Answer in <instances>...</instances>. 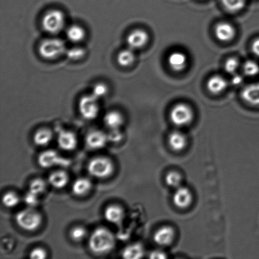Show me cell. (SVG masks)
<instances>
[{
    "instance_id": "cell-1",
    "label": "cell",
    "mask_w": 259,
    "mask_h": 259,
    "mask_svg": "<svg viewBox=\"0 0 259 259\" xmlns=\"http://www.w3.org/2000/svg\"><path fill=\"white\" fill-rule=\"evenodd\" d=\"M115 236L105 228H98L94 231L89 240V247L93 252L98 255L110 252L115 246Z\"/></svg>"
},
{
    "instance_id": "cell-2",
    "label": "cell",
    "mask_w": 259,
    "mask_h": 259,
    "mask_svg": "<svg viewBox=\"0 0 259 259\" xmlns=\"http://www.w3.org/2000/svg\"><path fill=\"white\" fill-rule=\"evenodd\" d=\"M38 50L42 58L52 60L65 54L67 50L64 40L59 38L52 37L43 40Z\"/></svg>"
},
{
    "instance_id": "cell-3",
    "label": "cell",
    "mask_w": 259,
    "mask_h": 259,
    "mask_svg": "<svg viewBox=\"0 0 259 259\" xmlns=\"http://www.w3.org/2000/svg\"><path fill=\"white\" fill-rule=\"evenodd\" d=\"M65 14L60 10L53 9L46 13L42 18V29L48 34H59L65 26Z\"/></svg>"
},
{
    "instance_id": "cell-4",
    "label": "cell",
    "mask_w": 259,
    "mask_h": 259,
    "mask_svg": "<svg viewBox=\"0 0 259 259\" xmlns=\"http://www.w3.org/2000/svg\"><path fill=\"white\" fill-rule=\"evenodd\" d=\"M15 220L18 226L22 229L32 232L41 225L42 218L39 212L29 208L18 212Z\"/></svg>"
},
{
    "instance_id": "cell-5",
    "label": "cell",
    "mask_w": 259,
    "mask_h": 259,
    "mask_svg": "<svg viewBox=\"0 0 259 259\" xmlns=\"http://www.w3.org/2000/svg\"><path fill=\"white\" fill-rule=\"evenodd\" d=\"M88 170L93 177L98 179H106L113 174V162L108 157H95L89 162Z\"/></svg>"
},
{
    "instance_id": "cell-6",
    "label": "cell",
    "mask_w": 259,
    "mask_h": 259,
    "mask_svg": "<svg viewBox=\"0 0 259 259\" xmlns=\"http://www.w3.org/2000/svg\"><path fill=\"white\" fill-rule=\"evenodd\" d=\"M169 117L175 125L183 127L191 123L194 119V112L189 106L180 103L172 108Z\"/></svg>"
},
{
    "instance_id": "cell-7",
    "label": "cell",
    "mask_w": 259,
    "mask_h": 259,
    "mask_svg": "<svg viewBox=\"0 0 259 259\" xmlns=\"http://www.w3.org/2000/svg\"><path fill=\"white\" fill-rule=\"evenodd\" d=\"M98 100L92 94L80 98L78 103V110L80 115L85 120H92L98 117L100 113Z\"/></svg>"
},
{
    "instance_id": "cell-8",
    "label": "cell",
    "mask_w": 259,
    "mask_h": 259,
    "mask_svg": "<svg viewBox=\"0 0 259 259\" xmlns=\"http://www.w3.org/2000/svg\"><path fill=\"white\" fill-rule=\"evenodd\" d=\"M172 201L178 208L185 209L192 205L193 202V195L189 188L180 187L176 189Z\"/></svg>"
},
{
    "instance_id": "cell-9",
    "label": "cell",
    "mask_w": 259,
    "mask_h": 259,
    "mask_svg": "<svg viewBox=\"0 0 259 259\" xmlns=\"http://www.w3.org/2000/svg\"><path fill=\"white\" fill-rule=\"evenodd\" d=\"M149 40V35L144 30H134L126 37L128 48L133 50L141 49Z\"/></svg>"
},
{
    "instance_id": "cell-10",
    "label": "cell",
    "mask_w": 259,
    "mask_h": 259,
    "mask_svg": "<svg viewBox=\"0 0 259 259\" xmlns=\"http://www.w3.org/2000/svg\"><path fill=\"white\" fill-rule=\"evenodd\" d=\"M108 141L107 135L100 131H91L85 137L86 145L91 149H102Z\"/></svg>"
},
{
    "instance_id": "cell-11",
    "label": "cell",
    "mask_w": 259,
    "mask_h": 259,
    "mask_svg": "<svg viewBox=\"0 0 259 259\" xmlns=\"http://www.w3.org/2000/svg\"><path fill=\"white\" fill-rule=\"evenodd\" d=\"M175 237V231L174 228L169 226H164L154 233V240L157 245L164 247L171 245Z\"/></svg>"
},
{
    "instance_id": "cell-12",
    "label": "cell",
    "mask_w": 259,
    "mask_h": 259,
    "mask_svg": "<svg viewBox=\"0 0 259 259\" xmlns=\"http://www.w3.org/2000/svg\"><path fill=\"white\" fill-rule=\"evenodd\" d=\"M215 37L220 41L229 42L234 39L236 34L235 27L227 22H221L215 27Z\"/></svg>"
},
{
    "instance_id": "cell-13",
    "label": "cell",
    "mask_w": 259,
    "mask_h": 259,
    "mask_svg": "<svg viewBox=\"0 0 259 259\" xmlns=\"http://www.w3.org/2000/svg\"><path fill=\"white\" fill-rule=\"evenodd\" d=\"M37 162L39 166L43 168H49L63 162L57 152L52 150H48L40 154L38 157Z\"/></svg>"
},
{
    "instance_id": "cell-14",
    "label": "cell",
    "mask_w": 259,
    "mask_h": 259,
    "mask_svg": "<svg viewBox=\"0 0 259 259\" xmlns=\"http://www.w3.org/2000/svg\"><path fill=\"white\" fill-rule=\"evenodd\" d=\"M58 144L64 151H72L77 146V137L70 131L60 132L58 136Z\"/></svg>"
},
{
    "instance_id": "cell-15",
    "label": "cell",
    "mask_w": 259,
    "mask_h": 259,
    "mask_svg": "<svg viewBox=\"0 0 259 259\" xmlns=\"http://www.w3.org/2000/svg\"><path fill=\"white\" fill-rule=\"evenodd\" d=\"M243 101L250 105L259 106V82L246 86L242 92Z\"/></svg>"
},
{
    "instance_id": "cell-16",
    "label": "cell",
    "mask_w": 259,
    "mask_h": 259,
    "mask_svg": "<svg viewBox=\"0 0 259 259\" xmlns=\"http://www.w3.org/2000/svg\"><path fill=\"white\" fill-rule=\"evenodd\" d=\"M168 144L172 151L181 152L184 151L187 146V137L181 132H172L168 137Z\"/></svg>"
},
{
    "instance_id": "cell-17",
    "label": "cell",
    "mask_w": 259,
    "mask_h": 259,
    "mask_svg": "<svg viewBox=\"0 0 259 259\" xmlns=\"http://www.w3.org/2000/svg\"><path fill=\"white\" fill-rule=\"evenodd\" d=\"M167 63L172 70L176 72H180L187 67L188 63L187 55L183 52H172L167 58Z\"/></svg>"
},
{
    "instance_id": "cell-18",
    "label": "cell",
    "mask_w": 259,
    "mask_h": 259,
    "mask_svg": "<svg viewBox=\"0 0 259 259\" xmlns=\"http://www.w3.org/2000/svg\"><path fill=\"white\" fill-rule=\"evenodd\" d=\"M228 82L222 75H213L207 81V88L210 93L218 95L228 88Z\"/></svg>"
},
{
    "instance_id": "cell-19",
    "label": "cell",
    "mask_w": 259,
    "mask_h": 259,
    "mask_svg": "<svg viewBox=\"0 0 259 259\" xmlns=\"http://www.w3.org/2000/svg\"><path fill=\"white\" fill-rule=\"evenodd\" d=\"M125 215V212L123 208L119 205H110L106 208L105 211V217L106 220L113 224H118L122 222Z\"/></svg>"
},
{
    "instance_id": "cell-20",
    "label": "cell",
    "mask_w": 259,
    "mask_h": 259,
    "mask_svg": "<svg viewBox=\"0 0 259 259\" xmlns=\"http://www.w3.org/2000/svg\"><path fill=\"white\" fill-rule=\"evenodd\" d=\"M123 122V116L118 111H109L104 116V123L110 130L120 128L122 126Z\"/></svg>"
},
{
    "instance_id": "cell-21",
    "label": "cell",
    "mask_w": 259,
    "mask_h": 259,
    "mask_svg": "<svg viewBox=\"0 0 259 259\" xmlns=\"http://www.w3.org/2000/svg\"><path fill=\"white\" fill-rule=\"evenodd\" d=\"M69 177L67 172L63 171H57L52 172L48 178V182L55 189H63L68 184Z\"/></svg>"
},
{
    "instance_id": "cell-22",
    "label": "cell",
    "mask_w": 259,
    "mask_h": 259,
    "mask_svg": "<svg viewBox=\"0 0 259 259\" xmlns=\"http://www.w3.org/2000/svg\"><path fill=\"white\" fill-rule=\"evenodd\" d=\"M92 189V182L85 178H80L75 180L72 185V192L77 196L87 194Z\"/></svg>"
},
{
    "instance_id": "cell-23",
    "label": "cell",
    "mask_w": 259,
    "mask_h": 259,
    "mask_svg": "<svg viewBox=\"0 0 259 259\" xmlns=\"http://www.w3.org/2000/svg\"><path fill=\"white\" fill-rule=\"evenodd\" d=\"M66 34H67L68 40L73 43H78L82 41L85 37L84 29L80 25L76 24L70 25L68 28Z\"/></svg>"
},
{
    "instance_id": "cell-24",
    "label": "cell",
    "mask_w": 259,
    "mask_h": 259,
    "mask_svg": "<svg viewBox=\"0 0 259 259\" xmlns=\"http://www.w3.org/2000/svg\"><path fill=\"white\" fill-rule=\"evenodd\" d=\"M53 135L52 132L48 128L39 129L35 132L34 136V143L37 146H45L52 141Z\"/></svg>"
},
{
    "instance_id": "cell-25",
    "label": "cell",
    "mask_w": 259,
    "mask_h": 259,
    "mask_svg": "<svg viewBox=\"0 0 259 259\" xmlns=\"http://www.w3.org/2000/svg\"><path fill=\"white\" fill-rule=\"evenodd\" d=\"M133 50L128 48L120 51L117 56V62L121 67H128L134 63L136 57Z\"/></svg>"
},
{
    "instance_id": "cell-26",
    "label": "cell",
    "mask_w": 259,
    "mask_h": 259,
    "mask_svg": "<svg viewBox=\"0 0 259 259\" xmlns=\"http://www.w3.org/2000/svg\"><path fill=\"white\" fill-rule=\"evenodd\" d=\"M122 255L125 258H140L144 255V250L141 245H131L124 249Z\"/></svg>"
},
{
    "instance_id": "cell-27",
    "label": "cell",
    "mask_w": 259,
    "mask_h": 259,
    "mask_svg": "<svg viewBox=\"0 0 259 259\" xmlns=\"http://www.w3.org/2000/svg\"><path fill=\"white\" fill-rule=\"evenodd\" d=\"M223 6L228 11L237 12L244 8L246 0H221Z\"/></svg>"
},
{
    "instance_id": "cell-28",
    "label": "cell",
    "mask_w": 259,
    "mask_h": 259,
    "mask_svg": "<svg viewBox=\"0 0 259 259\" xmlns=\"http://www.w3.org/2000/svg\"><path fill=\"white\" fill-rule=\"evenodd\" d=\"M165 180H166V184L170 187L177 189L181 187L182 177L179 172L175 171L169 172Z\"/></svg>"
},
{
    "instance_id": "cell-29",
    "label": "cell",
    "mask_w": 259,
    "mask_h": 259,
    "mask_svg": "<svg viewBox=\"0 0 259 259\" xmlns=\"http://www.w3.org/2000/svg\"><path fill=\"white\" fill-rule=\"evenodd\" d=\"M20 202V198L16 193L9 192L6 193L2 198L3 204L5 207L12 208L17 206Z\"/></svg>"
},
{
    "instance_id": "cell-30",
    "label": "cell",
    "mask_w": 259,
    "mask_h": 259,
    "mask_svg": "<svg viewBox=\"0 0 259 259\" xmlns=\"http://www.w3.org/2000/svg\"><path fill=\"white\" fill-rule=\"evenodd\" d=\"M243 70L248 77H254L259 73V65L255 61L248 60L243 64Z\"/></svg>"
},
{
    "instance_id": "cell-31",
    "label": "cell",
    "mask_w": 259,
    "mask_h": 259,
    "mask_svg": "<svg viewBox=\"0 0 259 259\" xmlns=\"http://www.w3.org/2000/svg\"><path fill=\"white\" fill-rule=\"evenodd\" d=\"M46 189H47V184L44 180L40 179L32 180L29 185V191L37 195L45 192Z\"/></svg>"
},
{
    "instance_id": "cell-32",
    "label": "cell",
    "mask_w": 259,
    "mask_h": 259,
    "mask_svg": "<svg viewBox=\"0 0 259 259\" xmlns=\"http://www.w3.org/2000/svg\"><path fill=\"white\" fill-rule=\"evenodd\" d=\"M65 54L70 60L78 61L82 59L84 57L85 52L82 48L75 47L67 50Z\"/></svg>"
},
{
    "instance_id": "cell-33",
    "label": "cell",
    "mask_w": 259,
    "mask_h": 259,
    "mask_svg": "<svg viewBox=\"0 0 259 259\" xmlns=\"http://www.w3.org/2000/svg\"><path fill=\"white\" fill-rule=\"evenodd\" d=\"M239 67V60H238L237 58L233 57L228 58V59L226 61L224 65L226 72L231 75L235 74Z\"/></svg>"
},
{
    "instance_id": "cell-34",
    "label": "cell",
    "mask_w": 259,
    "mask_h": 259,
    "mask_svg": "<svg viewBox=\"0 0 259 259\" xmlns=\"http://www.w3.org/2000/svg\"><path fill=\"white\" fill-rule=\"evenodd\" d=\"M86 235H87V231L84 228L81 227L73 228L70 233V236L72 240L77 242L84 239Z\"/></svg>"
},
{
    "instance_id": "cell-35",
    "label": "cell",
    "mask_w": 259,
    "mask_h": 259,
    "mask_svg": "<svg viewBox=\"0 0 259 259\" xmlns=\"http://www.w3.org/2000/svg\"><path fill=\"white\" fill-rule=\"evenodd\" d=\"M108 93V86L105 83H98L94 86L92 95L96 98L100 99L105 97Z\"/></svg>"
},
{
    "instance_id": "cell-36",
    "label": "cell",
    "mask_w": 259,
    "mask_h": 259,
    "mask_svg": "<svg viewBox=\"0 0 259 259\" xmlns=\"http://www.w3.org/2000/svg\"><path fill=\"white\" fill-rule=\"evenodd\" d=\"M107 136L109 141L115 142V143L120 142L123 139V134L119 129L111 130L107 134Z\"/></svg>"
},
{
    "instance_id": "cell-37",
    "label": "cell",
    "mask_w": 259,
    "mask_h": 259,
    "mask_svg": "<svg viewBox=\"0 0 259 259\" xmlns=\"http://www.w3.org/2000/svg\"><path fill=\"white\" fill-rule=\"evenodd\" d=\"M24 202L25 204L30 207H34L37 205L39 200H38V195L33 194V193L29 192L25 195Z\"/></svg>"
},
{
    "instance_id": "cell-38",
    "label": "cell",
    "mask_w": 259,
    "mask_h": 259,
    "mask_svg": "<svg viewBox=\"0 0 259 259\" xmlns=\"http://www.w3.org/2000/svg\"><path fill=\"white\" fill-rule=\"evenodd\" d=\"M47 257V253L42 248H35L30 253V257L34 259H44Z\"/></svg>"
},
{
    "instance_id": "cell-39",
    "label": "cell",
    "mask_w": 259,
    "mask_h": 259,
    "mask_svg": "<svg viewBox=\"0 0 259 259\" xmlns=\"http://www.w3.org/2000/svg\"><path fill=\"white\" fill-rule=\"evenodd\" d=\"M243 76L235 73V74L233 75L232 80H231V83H232L233 85L237 86L240 85L241 83L243 82Z\"/></svg>"
},
{
    "instance_id": "cell-40",
    "label": "cell",
    "mask_w": 259,
    "mask_h": 259,
    "mask_svg": "<svg viewBox=\"0 0 259 259\" xmlns=\"http://www.w3.org/2000/svg\"><path fill=\"white\" fill-rule=\"evenodd\" d=\"M252 52L259 57V38L254 40L252 45Z\"/></svg>"
},
{
    "instance_id": "cell-41",
    "label": "cell",
    "mask_w": 259,
    "mask_h": 259,
    "mask_svg": "<svg viewBox=\"0 0 259 259\" xmlns=\"http://www.w3.org/2000/svg\"><path fill=\"white\" fill-rule=\"evenodd\" d=\"M166 256L163 252H159V251H156L151 253L150 258H166Z\"/></svg>"
}]
</instances>
